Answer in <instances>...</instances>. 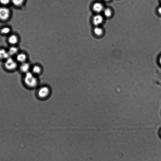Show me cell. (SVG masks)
Wrapping results in <instances>:
<instances>
[{"instance_id":"6da1fadb","label":"cell","mask_w":161,"mask_h":161,"mask_svg":"<svg viewBox=\"0 0 161 161\" xmlns=\"http://www.w3.org/2000/svg\"><path fill=\"white\" fill-rule=\"evenodd\" d=\"M24 81L26 85L31 88L35 87L37 83V78L33 76L32 74L29 72L26 73Z\"/></svg>"},{"instance_id":"7a4b0ae2","label":"cell","mask_w":161,"mask_h":161,"mask_svg":"<svg viewBox=\"0 0 161 161\" xmlns=\"http://www.w3.org/2000/svg\"><path fill=\"white\" fill-rule=\"evenodd\" d=\"M17 66V64L13 59L11 58L7 59L5 63L6 68L9 70H13L16 69Z\"/></svg>"},{"instance_id":"3957f363","label":"cell","mask_w":161,"mask_h":161,"mask_svg":"<svg viewBox=\"0 0 161 161\" xmlns=\"http://www.w3.org/2000/svg\"><path fill=\"white\" fill-rule=\"evenodd\" d=\"M49 88L47 87H43L40 88L38 92V96L41 98H44L48 96L50 94Z\"/></svg>"},{"instance_id":"277c9868","label":"cell","mask_w":161,"mask_h":161,"mask_svg":"<svg viewBox=\"0 0 161 161\" xmlns=\"http://www.w3.org/2000/svg\"><path fill=\"white\" fill-rule=\"evenodd\" d=\"M9 10L5 7L1 8L0 10V17L1 19L3 20H6L8 18L10 15Z\"/></svg>"},{"instance_id":"5b68a950","label":"cell","mask_w":161,"mask_h":161,"mask_svg":"<svg viewBox=\"0 0 161 161\" xmlns=\"http://www.w3.org/2000/svg\"><path fill=\"white\" fill-rule=\"evenodd\" d=\"M104 18L102 16L99 14L94 16L92 20L93 24L97 27L102 24Z\"/></svg>"},{"instance_id":"8992f818","label":"cell","mask_w":161,"mask_h":161,"mask_svg":"<svg viewBox=\"0 0 161 161\" xmlns=\"http://www.w3.org/2000/svg\"><path fill=\"white\" fill-rule=\"evenodd\" d=\"M93 9L95 12L99 13L103 11L104 7L102 3L99 2L95 3L93 5Z\"/></svg>"},{"instance_id":"52a82bcc","label":"cell","mask_w":161,"mask_h":161,"mask_svg":"<svg viewBox=\"0 0 161 161\" xmlns=\"http://www.w3.org/2000/svg\"><path fill=\"white\" fill-rule=\"evenodd\" d=\"M30 65L29 63L24 62L22 63L20 66V69L22 72H26L27 73L28 72V71L30 68Z\"/></svg>"},{"instance_id":"ba28073f","label":"cell","mask_w":161,"mask_h":161,"mask_svg":"<svg viewBox=\"0 0 161 161\" xmlns=\"http://www.w3.org/2000/svg\"><path fill=\"white\" fill-rule=\"evenodd\" d=\"M8 41L10 44H15L18 42V38L17 36L13 35L10 36L8 39Z\"/></svg>"},{"instance_id":"9c48e42d","label":"cell","mask_w":161,"mask_h":161,"mask_svg":"<svg viewBox=\"0 0 161 161\" xmlns=\"http://www.w3.org/2000/svg\"><path fill=\"white\" fill-rule=\"evenodd\" d=\"M94 32L96 36H101L103 34V30L101 27H96L94 29Z\"/></svg>"},{"instance_id":"30bf717a","label":"cell","mask_w":161,"mask_h":161,"mask_svg":"<svg viewBox=\"0 0 161 161\" xmlns=\"http://www.w3.org/2000/svg\"><path fill=\"white\" fill-rule=\"evenodd\" d=\"M17 59L18 62L22 63H24L27 59V56L24 53H20L17 55Z\"/></svg>"},{"instance_id":"8fae6325","label":"cell","mask_w":161,"mask_h":161,"mask_svg":"<svg viewBox=\"0 0 161 161\" xmlns=\"http://www.w3.org/2000/svg\"><path fill=\"white\" fill-rule=\"evenodd\" d=\"M0 55H1V58H5L8 59L9 58H10V55L8 52H7L5 51V50H1V52H0Z\"/></svg>"},{"instance_id":"7c38bea8","label":"cell","mask_w":161,"mask_h":161,"mask_svg":"<svg viewBox=\"0 0 161 161\" xmlns=\"http://www.w3.org/2000/svg\"><path fill=\"white\" fill-rule=\"evenodd\" d=\"M103 11L104 16L107 17H110L112 15V11L111 9L108 8H106L104 9Z\"/></svg>"},{"instance_id":"4fadbf2b","label":"cell","mask_w":161,"mask_h":161,"mask_svg":"<svg viewBox=\"0 0 161 161\" xmlns=\"http://www.w3.org/2000/svg\"><path fill=\"white\" fill-rule=\"evenodd\" d=\"M18 49L17 48L14 47H11L9 49L8 53H9L10 56L14 55L16 54L18 52Z\"/></svg>"},{"instance_id":"5bb4252c","label":"cell","mask_w":161,"mask_h":161,"mask_svg":"<svg viewBox=\"0 0 161 161\" xmlns=\"http://www.w3.org/2000/svg\"><path fill=\"white\" fill-rule=\"evenodd\" d=\"M41 69L40 66H36L33 67V71L34 73L36 74L40 73L41 72Z\"/></svg>"},{"instance_id":"9a60e30c","label":"cell","mask_w":161,"mask_h":161,"mask_svg":"<svg viewBox=\"0 0 161 161\" xmlns=\"http://www.w3.org/2000/svg\"><path fill=\"white\" fill-rule=\"evenodd\" d=\"M24 0H12L13 3L16 6L21 5L24 2Z\"/></svg>"},{"instance_id":"2e32d148","label":"cell","mask_w":161,"mask_h":161,"mask_svg":"<svg viewBox=\"0 0 161 161\" xmlns=\"http://www.w3.org/2000/svg\"><path fill=\"white\" fill-rule=\"evenodd\" d=\"M1 31L3 34H7L10 32V29L9 28L7 27H5L2 29Z\"/></svg>"},{"instance_id":"e0dca14e","label":"cell","mask_w":161,"mask_h":161,"mask_svg":"<svg viewBox=\"0 0 161 161\" xmlns=\"http://www.w3.org/2000/svg\"><path fill=\"white\" fill-rule=\"evenodd\" d=\"M1 3L3 5H7L9 4L10 1V0H1Z\"/></svg>"},{"instance_id":"ac0fdd59","label":"cell","mask_w":161,"mask_h":161,"mask_svg":"<svg viewBox=\"0 0 161 161\" xmlns=\"http://www.w3.org/2000/svg\"><path fill=\"white\" fill-rule=\"evenodd\" d=\"M158 11L159 13L161 14V7H159L158 10Z\"/></svg>"},{"instance_id":"d6986e66","label":"cell","mask_w":161,"mask_h":161,"mask_svg":"<svg viewBox=\"0 0 161 161\" xmlns=\"http://www.w3.org/2000/svg\"><path fill=\"white\" fill-rule=\"evenodd\" d=\"M159 63H160V64L161 65V56L159 59Z\"/></svg>"},{"instance_id":"ffe728a7","label":"cell","mask_w":161,"mask_h":161,"mask_svg":"<svg viewBox=\"0 0 161 161\" xmlns=\"http://www.w3.org/2000/svg\"><path fill=\"white\" fill-rule=\"evenodd\" d=\"M104 1H110V0H104Z\"/></svg>"},{"instance_id":"44dd1931","label":"cell","mask_w":161,"mask_h":161,"mask_svg":"<svg viewBox=\"0 0 161 161\" xmlns=\"http://www.w3.org/2000/svg\"><path fill=\"white\" fill-rule=\"evenodd\" d=\"M160 134H161V132H160Z\"/></svg>"}]
</instances>
